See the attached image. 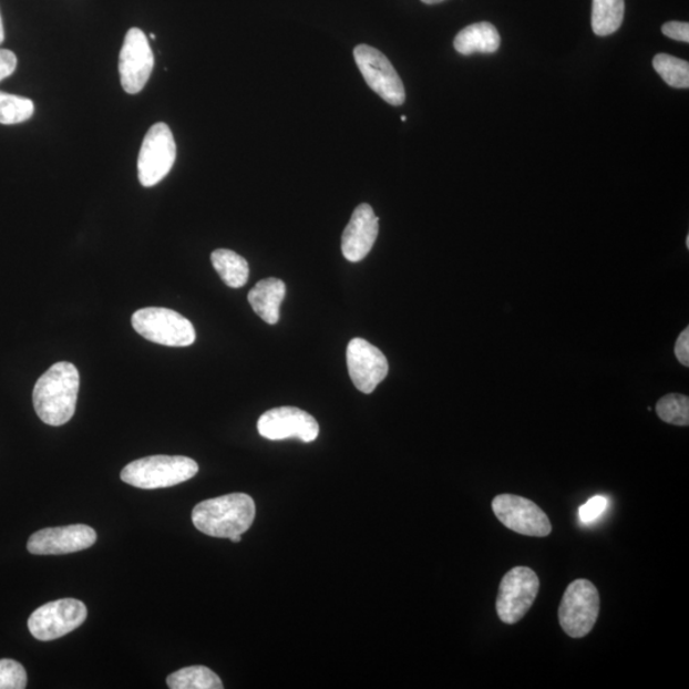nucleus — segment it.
Returning a JSON list of instances; mask_svg holds the SVG:
<instances>
[{
	"label": "nucleus",
	"instance_id": "f257e3e1",
	"mask_svg": "<svg viewBox=\"0 0 689 689\" xmlns=\"http://www.w3.org/2000/svg\"><path fill=\"white\" fill-rule=\"evenodd\" d=\"M79 391V369L61 361L39 378L32 393L33 408L45 424L64 425L74 415Z\"/></svg>",
	"mask_w": 689,
	"mask_h": 689
},
{
	"label": "nucleus",
	"instance_id": "f03ea898",
	"mask_svg": "<svg viewBox=\"0 0 689 689\" xmlns=\"http://www.w3.org/2000/svg\"><path fill=\"white\" fill-rule=\"evenodd\" d=\"M255 517V501L245 493L226 494L200 502L192 512L197 531L222 539L247 533Z\"/></svg>",
	"mask_w": 689,
	"mask_h": 689
},
{
	"label": "nucleus",
	"instance_id": "7ed1b4c3",
	"mask_svg": "<svg viewBox=\"0 0 689 689\" xmlns=\"http://www.w3.org/2000/svg\"><path fill=\"white\" fill-rule=\"evenodd\" d=\"M198 473L195 460L184 456H150L122 470V481L140 490H162L189 481Z\"/></svg>",
	"mask_w": 689,
	"mask_h": 689
},
{
	"label": "nucleus",
	"instance_id": "20e7f679",
	"mask_svg": "<svg viewBox=\"0 0 689 689\" xmlns=\"http://www.w3.org/2000/svg\"><path fill=\"white\" fill-rule=\"evenodd\" d=\"M132 326L142 338L164 347L186 348L196 341L189 319L167 308L140 309L132 316Z\"/></svg>",
	"mask_w": 689,
	"mask_h": 689
},
{
	"label": "nucleus",
	"instance_id": "39448f33",
	"mask_svg": "<svg viewBox=\"0 0 689 689\" xmlns=\"http://www.w3.org/2000/svg\"><path fill=\"white\" fill-rule=\"evenodd\" d=\"M600 596L589 579H576L567 587L559 605V624L569 637L589 635L598 620Z\"/></svg>",
	"mask_w": 689,
	"mask_h": 689
},
{
	"label": "nucleus",
	"instance_id": "423d86ee",
	"mask_svg": "<svg viewBox=\"0 0 689 689\" xmlns=\"http://www.w3.org/2000/svg\"><path fill=\"white\" fill-rule=\"evenodd\" d=\"M176 158V145L169 125L156 123L146 133L138 155V179L150 188L171 173Z\"/></svg>",
	"mask_w": 689,
	"mask_h": 689
},
{
	"label": "nucleus",
	"instance_id": "0eeeda50",
	"mask_svg": "<svg viewBox=\"0 0 689 689\" xmlns=\"http://www.w3.org/2000/svg\"><path fill=\"white\" fill-rule=\"evenodd\" d=\"M541 589L539 577L532 568L515 567L502 578L497 615L503 624L515 625L532 609Z\"/></svg>",
	"mask_w": 689,
	"mask_h": 689
},
{
	"label": "nucleus",
	"instance_id": "6e6552de",
	"mask_svg": "<svg viewBox=\"0 0 689 689\" xmlns=\"http://www.w3.org/2000/svg\"><path fill=\"white\" fill-rule=\"evenodd\" d=\"M354 58L363 79L385 103L400 106L405 103V86L394 66L380 50L360 44L354 49Z\"/></svg>",
	"mask_w": 689,
	"mask_h": 689
},
{
	"label": "nucleus",
	"instance_id": "1a4fd4ad",
	"mask_svg": "<svg viewBox=\"0 0 689 689\" xmlns=\"http://www.w3.org/2000/svg\"><path fill=\"white\" fill-rule=\"evenodd\" d=\"M88 618L86 605L75 599L48 603L32 613L29 629L39 641H53L71 634Z\"/></svg>",
	"mask_w": 689,
	"mask_h": 689
},
{
	"label": "nucleus",
	"instance_id": "9d476101",
	"mask_svg": "<svg viewBox=\"0 0 689 689\" xmlns=\"http://www.w3.org/2000/svg\"><path fill=\"white\" fill-rule=\"evenodd\" d=\"M492 508L494 515L511 532L536 537L552 533L549 517L531 500L514 494H501L493 500Z\"/></svg>",
	"mask_w": 689,
	"mask_h": 689
},
{
	"label": "nucleus",
	"instance_id": "9b49d317",
	"mask_svg": "<svg viewBox=\"0 0 689 689\" xmlns=\"http://www.w3.org/2000/svg\"><path fill=\"white\" fill-rule=\"evenodd\" d=\"M155 58L145 32L133 28L124 38L120 56L122 88L130 95L144 90L153 73Z\"/></svg>",
	"mask_w": 689,
	"mask_h": 689
},
{
	"label": "nucleus",
	"instance_id": "f8f14e48",
	"mask_svg": "<svg viewBox=\"0 0 689 689\" xmlns=\"http://www.w3.org/2000/svg\"><path fill=\"white\" fill-rule=\"evenodd\" d=\"M258 433L266 440L282 441L298 439L301 442H313L319 434V425L315 417L298 408H276L266 411L259 418Z\"/></svg>",
	"mask_w": 689,
	"mask_h": 689
},
{
	"label": "nucleus",
	"instance_id": "ddd939ff",
	"mask_svg": "<svg viewBox=\"0 0 689 689\" xmlns=\"http://www.w3.org/2000/svg\"><path fill=\"white\" fill-rule=\"evenodd\" d=\"M347 361L352 383L367 394L372 393L389 374V361L383 352L364 339L349 342Z\"/></svg>",
	"mask_w": 689,
	"mask_h": 689
},
{
	"label": "nucleus",
	"instance_id": "4468645a",
	"mask_svg": "<svg viewBox=\"0 0 689 689\" xmlns=\"http://www.w3.org/2000/svg\"><path fill=\"white\" fill-rule=\"evenodd\" d=\"M96 539V532L88 525L49 527L31 535L28 549L37 556H59L89 549Z\"/></svg>",
	"mask_w": 689,
	"mask_h": 689
},
{
	"label": "nucleus",
	"instance_id": "2eb2a0df",
	"mask_svg": "<svg viewBox=\"0 0 689 689\" xmlns=\"http://www.w3.org/2000/svg\"><path fill=\"white\" fill-rule=\"evenodd\" d=\"M378 218L372 206L361 204L352 213L350 223L342 233L341 249L352 264L360 263L372 250L378 237Z\"/></svg>",
	"mask_w": 689,
	"mask_h": 689
},
{
	"label": "nucleus",
	"instance_id": "dca6fc26",
	"mask_svg": "<svg viewBox=\"0 0 689 689\" xmlns=\"http://www.w3.org/2000/svg\"><path fill=\"white\" fill-rule=\"evenodd\" d=\"M287 296V285L276 277L260 280L248 294V301L255 312L268 325L280 319L281 302Z\"/></svg>",
	"mask_w": 689,
	"mask_h": 689
},
{
	"label": "nucleus",
	"instance_id": "f3484780",
	"mask_svg": "<svg viewBox=\"0 0 689 689\" xmlns=\"http://www.w3.org/2000/svg\"><path fill=\"white\" fill-rule=\"evenodd\" d=\"M453 47L461 55L493 54L501 47L500 32L490 22L470 24L457 33Z\"/></svg>",
	"mask_w": 689,
	"mask_h": 689
},
{
	"label": "nucleus",
	"instance_id": "a211bd4d",
	"mask_svg": "<svg viewBox=\"0 0 689 689\" xmlns=\"http://www.w3.org/2000/svg\"><path fill=\"white\" fill-rule=\"evenodd\" d=\"M214 268L228 287L238 289L245 287L249 279V266L243 258L229 249H216L212 255Z\"/></svg>",
	"mask_w": 689,
	"mask_h": 689
},
{
	"label": "nucleus",
	"instance_id": "6ab92c4d",
	"mask_svg": "<svg viewBox=\"0 0 689 689\" xmlns=\"http://www.w3.org/2000/svg\"><path fill=\"white\" fill-rule=\"evenodd\" d=\"M625 0H593L592 27L595 35L609 37L625 20Z\"/></svg>",
	"mask_w": 689,
	"mask_h": 689
},
{
	"label": "nucleus",
	"instance_id": "aec40b11",
	"mask_svg": "<svg viewBox=\"0 0 689 689\" xmlns=\"http://www.w3.org/2000/svg\"><path fill=\"white\" fill-rule=\"evenodd\" d=\"M172 689H223L222 679L207 667L183 668L166 679Z\"/></svg>",
	"mask_w": 689,
	"mask_h": 689
},
{
	"label": "nucleus",
	"instance_id": "412c9836",
	"mask_svg": "<svg viewBox=\"0 0 689 689\" xmlns=\"http://www.w3.org/2000/svg\"><path fill=\"white\" fill-rule=\"evenodd\" d=\"M654 70L657 71L664 82L673 89L689 88V63L669 54H658L652 61Z\"/></svg>",
	"mask_w": 689,
	"mask_h": 689
},
{
	"label": "nucleus",
	"instance_id": "4be33fe9",
	"mask_svg": "<svg viewBox=\"0 0 689 689\" xmlns=\"http://www.w3.org/2000/svg\"><path fill=\"white\" fill-rule=\"evenodd\" d=\"M35 105L27 97L7 94L0 91V124H20L30 120Z\"/></svg>",
	"mask_w": 689,
	"mask_h": 689
},
{
	"label": "nucleus",
	"instance_id": "5701e85b",
	"mask_svg": "<svg viewBox=\"0 0 689 689\" xmlns=\"http://www.w3.org/2000/svg\"><path fill=\"white\" fill-rule=\"evenodd\" d=\"M657 413L662 422L687 426L689 424V399L685 394H667L657 403Z\"/></svg>",
	"mask_w": 689,
	"mask_h": 689
},
{
	"label": "nucleus",
	"instance_id": "b1692460",
	"mask_svg": "<svg viewBox=\"0 0 689 689\" xmlns=\"http://www.w3.org/2000/svg\"><path fill=\"white\" fill-rule=\"evenodd\" d=\"M28 686L27 670L11 659L0 660V689H23Z\"/></svg>",
	"mask_w": 689,
	"mask_h": 689
},
{
	"label": "nucleus",
	"instance_id": "393cba45",
	"mask_svg": "<svg viewBox=\"0 0 689 689\" xmlns=\"http://www.w3.org/2000/svg\"><path fill=\"white\" fill-rule=\"evenodd\" d=\"M607 500L603 497V495H596L589 502L585 503L582 508H579V517L584 524L594 523L595 520H598L605 510H607Z\"/></svg>",
	"mask_w": 689,
	"mask_h": 689
},
{
	"label": "nucleus",
	"instance_id": "a878e982",
	"mask_svg": "<svg viewBox=\"0 0 689 689\" xmlns=\"http://www.w3.org/2000/svg\"><path fill=\"white\" fill-rule=\"evenodd\" d=\"M661 32L669 39L682 41V43H689V24L687 22L670 21L664 23Z\"/></svg>",
	"mask_w": 689,
	"mask_h": 689
},
{
	"label": "nucleus",
	"instance_id": "bb28decb",
	"mask_svg": "<svg viewBox=\"0 0 689 689\" xmlns=\"http://www.w3.org/2000/svg\"><path fill=\"white\" fill-rule=\"evenodd\" d=\"M17 69V56L11 50L0 49V82L10 78Z\"/></svg>",
	"mask_w": 689,
	"mask_h": 689
},
{
	"label": "nucleus",
	"instance_id": "cd10ccee",
	"mask_svg": "<svg viewBox=\"0 0 689 689\" xmlns=\"http://www.w3.org/2000/svg\"><path fill=\"white\" fill-rule=\"evenodd\" d=\"M676 357L685 367L689 366V329L679 335L676 342Z\"/></svg>",
	"mask_w": 689,
	"mask_h": 689
},
{
	"label": "nucleus",
	"instance_id": "c85d7f7f",
	"mask_svg": "<svg viewBox=\"0 0 689 689\" xmlns=\"http://www.w3.org/2000/svg\"><path fill=\"white\" fill-rule=\"evenodd\" d=\"M4 38H6L4 27H3L2 16H0V45L3 44Z\"/></svg>",
	"mask_w": 689,
	"mask_h": 689
},
{
	"label": "nucleus",
	"instance_id": "c756f323",
	"mask_svg": "<svg viewBox=\"0 0 689 689\" xmlns=\"http://www.w3.org/2000/svg\"><path fill=\"white\" fill-rule=\"evenodd\" d=\"M422 2L425 4H439L444 2V0H422Z\"/></svg>",
	"mask_w": 689,
	"mask_h": 689
},
{
	"label": "nucleus",
	"instance_id": "7c9ffc66",
	"mask_svg": "<svg viewBox=\"0 0 689 689\" xmlns=\"http://www.w3.org/2000/svg\"><path fill=\"white\" fill-rule=\"evenodd\" d=\"M230 541L234 543H239L241 541V535H234L230 537Z\"/></svg>",
	"mask_w": 689,
	"mask_h": 689
},
{
	"label": "nucleus",
	"instance_id": "2f4dec72",
	"mask_svg": "<svg viewBox=\"0 0 689 689\" xmlns=\"http://www.w3.org/2000/svg\"><path fill=\"white\" fill-rule=\"evenodd\" d=\"M401 121H402V122H407V116H405V115H402V116H401Z\"/></svg>",
	"mask_w": 689,
	"mask_h": 689
},
{
	"label": "nucleus",
	"instance_id": "473e14b6",
	"mask_svg": "<svg viewBox=\"0 0 689 689\" xmlns=\"http://www.w3.org/2000/svg\"><path fill=\"white\" fill-rule=\"evenodd\" d=\"M686 245H687V248H689V237H687Z\"/></svg>",
	"mask_w": 689,
	"mask_h": 689
}]
</instances>
